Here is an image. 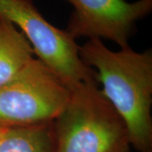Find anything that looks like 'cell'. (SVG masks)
<instances>
[{"mask_svg":"<svg viewBox=\"0 0 152 152\" xmlns=\"http://www.w3.org/2000/svg\"><path fill=\"white\" fill-rule=\"evenodd\" d=\"M80 56L96 69V81L124 120L131 145L140 152H151V50L139 53L129 46L113 51L94 38L80 48Z\"/></svg>","mask_w":152,"mask_h":152,"instance_id":"cell-1","label":"cell"},{"mask_svg":"<svg viewBox=\"0 0 152 152\" xmlns=\"http://www.w3.org/2000/svg\"><path fill=\"white\" fill-rule=\"evenodd\" d=\"M53 131L55 152H129L124 120L97 81L83 82L70 90Z\"/></svg>","mask_w":152,"mask_h":152,"instance_id":"cell-2","label":"cell"},{"mask_svg":"<svg viewBox=\"0 0 152 152\" xmlns=\"http://www.w3.org/2000/svg\"><path fill=\"white\" fill-rule=\"evenodd\" d=\"M0 16L20 31L38 59L69 90L83 82L96 81V71L82 61L75 38L50 24L32 0H0Z\"/></svg>","mask_w":152,"mask_h":152,"instance_id":"cell-3","label":"cell"},{"mask_svg":"<svg viewBox=\"0 0 152 152\" xmlns=\"http://www.w3.org/2000/svg\"><path fill=\"white\" fill-rule=\"evenodd\" d=\"M70 90L48 66L33 58L0 86V127L18 128L54 122Z\"/></svg>","mask_w":152,"mask_h":152,"instance_id":"cell-4","label":"cell"},{"mask_svg":"<svg viewBox=\"0 0 152 152\" xmlns=\"http://www.w3.org/2000/svg\"><path fill=\"white\" fill-rule=\"evenodd\" d=\"M74 8L65 30L74 38L107 39L129 47L138 21L152 10V0H65Z\"/></svg>","mask_w":152,"mask_h":152,"instance_id":"cell-5","label":"cell"},{"mask_svg":"<svg viewBox=\"0 0 152 152\" xmlns=\"http://www.w3.org/2000/svg\"><path fill=\"white\" fill-rule=\"evenodd\" d=\"M26 37L5 18L0 16V86L11 80L34 58Z\"/></svg>","mask_w":152,"mask_h":152,"instance_id":"cell-6","label":"cell"},{"mask_svg":"<svg viewBox=\"0 0 152 152\" xmlns=\"http://www.w3.org/2000/svg\"><path fill=\"white\" fill-rule=\"evenodd\" d=\"M0 152H55L53 122L6 128L0 138Z\"/></svg>","mask_w":152,"mask_h":152,"instance_id":"cell-7","label":"cell"},{"mask_svg":"<svg viewBox=\"0 0 152 152\" xmlns=\"http://www.w3.org/2000/svg\"><path fill=\"white\" fill-rule=\"evenodd\" d=\"M5 129L6 128H1L0 127V138H1V136H2V134H3V133H4V131Z\"/></svg>","mask_w":152,"mask_h":152,"instance_id":"cell-8","label":"cell"}]
</instances>
